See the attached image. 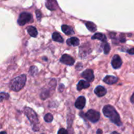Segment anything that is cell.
I'll list each match as a JSON object with an SVG mask.
<instances>
[{
  "label": "cell",
  "mask_w": 134,
  "mask_h": 134,
  "mask_svg": "<svg viewBox=\"0 0 134 134\" xmlns=\"http://www.w3.org/2000/svg\"><path fill=\"white\" fill-rule=\"evenodd\" d=\"M68 132L67 130H65V129H64V128H61V129H60L58 130V133H68Z\"/></svg>",
  "instance_id": "484cf974"
},
{
  "label": "cell",
  "mask_w": 134,
  "mask_h": 134,
  "mask_svg": "<svg viewBox=\"0 0 134 134\" xmlns=\"http://www.w3.org/2000/svg\"><path fill=\"white\" fill-rule=\"evenodd\" d=\"M81 76L89 82H92L94 80V75L92 69H86L81 73Z\"/></svg>",
  "instance_id": "ba28073f"
},
{
  "label": "cell",
  "mask_w": 134,
  "mask_h": 134,
  "mask_svg": "<svg viewBox=\"0 0 134 134\" xmlns=\"http://www.w3.org/2000/svg\"><path fill=\"white\" fill-rule=\"evenodd\" d=\"M85 116L90 122L93 123H96L99 121V118H100V114H99V112L95 111V110L90 109L88 111H87V113L85 114Z\"/></svg>",
  "instance_id": "277c9868"
},
{
  "label": "cell",
  "mask_w": 134,
  "mask_h": 134,
  "mask_svg": "<svg viewBox=\"0 0 134 134\" xmlns=\"http://www.w3.org/2000/svg\"><path fill=\"white\" fill-rule=\"evenodd\" d=\"M35 13H36V16H37V18L38 20L40 21L41 18V16H42L40 10H37L36 11H35Z\"/></svg>",
  "instance_id": "d4e9b609"
},
{
  "label": "cell",
  "mask_w": 134,
  "mask_h": 134,
  "mask_svg": "<svg viewBox=\"0 0 134 134\" xmlns=\"http://www.w3.org/2000/svg\"><path fill=\"white\" fill-rule=\"evenodd\" d=\"M80 41L76 37H72L68 39L67 40V44L69 46H74V47H77V46L79 45Z\"/></svg>",
  "instance_id": "5bb4252c"
},
{
  "label": "cell",
  "mask_w": 134,
  "mask_h": 134,
  "mask_svg": "<svg viewBox=\"0 0 134 134\" xmlns=\"http://www.w3.org/2000/svg\"><path fill=\"white\" fill-rule=\"evenodd\" d=\"M86 105V98L84 96H80L76 100L75 106L78 109H82Z\"/></svg>",
  "instance_id": "9c48e42d"
},
{
  "label": "cell",
  "mask_w": 134,
  "mask_h": 134,
  "mask_svg": "<svg viewBox=\"0 0 134 134\" xmlns=\"http://www.w3.org/2000/svg\"><path fill=\"white\" fill-rule=\"evenodd\" d=\"M52 39L54 41L56 42H58V43H64V39H63L62 37L60 35V34L58 32H54L52 34Z\"/></svg>",
  "instance_id": "d6986e66"
},
{
  "label": "cell",
  "mask_w": 134,
  "mask_h": 134,
  "mask_svg": "<svg viewBox=\"0 0 134 134\" xmlns=\"http://www.w3.org/2000/svg\"><path fill=\"white\" fill-rule=\"evenodd\" d=\"M94 93L97 96L101 98V97H103L105 95L106 93H107V90L103 86H98L94 90Z\"/></svg>",
  "instance_id": "8fae6325"
},
{
  "label": "cell",
  "mask_w": 134,
  "mask_h": 134,
  "mask_svg": "<svg viewBox=\"0 0 134 134\" xmlns=\"http://www.w3.org/2000/svg\"><path fill=\"white\" fill-rule=\"evenodd\" d=\"M103 113L106 117L109 118L113 123L116 124L118 126L122 125L119 114L116 110L111 105H105L103 108Z\"/></svg>",
  "instance_id": "6da1fadb"
},
{
  "label": "cell",
  "mask_w": 134,
  "mask_h": 134,
  "mask_svg": "<svg viewBox=\"0 0 134 134\" xmlns=\"http://www.w3.org/2000/svg\"><path fill=\"white\" fill-rule=\"evenodd\" d=\"M9 94L7 93H5V92H1V102H3L4 99H9Z\"/></svg>",
  "instance_id": "cb8c5ba5"
},
{
  "label": "cell",
  "mask_w": 134,
  "mask_h": 134,
  "mask_svg": "<svg viewBox=\"0 0 134 134\" xmlns=\"http://www.w3.org/2000/svg\"><path fill=\"white\" fill-rule=\"evenodd\" d=\"M62 31L65 34V35H73L74 34V31H73V28L69 26H67V25H63L61 27Z\"/></svg>",
  "instance_id": "9a60e30c"
},
{
  "label": "cell",
  "mask_w": 134,
  "mask_h": 134,
  "mask_svg": "<svg viewBox=\"0 0 134 134\" xmlns=\"http://www.w3.org/2000/svg\"><path fill=\"white\" fill-rule=\"evenodd\" d=\"M122 64V62L120 56L119 55H115L111 61V65L113 68L114 69H119L121 67Z\"/></svg>",
  "instance_id": "52a82bcc"
},
{
  "label": "cell",
  "mask_w": 134,
  "mask_h": 134,
  "mask_svg": "<svg viewBox=\"0 0 134 134\" xmlns=\"http://www.w3.org/2000/svg\"><path fill=\"white\" fill-rule=\"evenodd\" d=\"M60 62L67 65H73L75 63V59L68 54H64L60 60Z\"/></svg>",
  "instance_id": "8992f818"
},
{
  "label": "cell",
  "mask_w": 134,
  "mask_h": 134,
  "mask_svg": "<svg viewBox=\"0 0 134 134\" xmlns=\"http://www.w3.org/2000/svg\"><path fill=\"white\" fill-rule=\"evenodd\" d=\"M127 52H128V54H132V55L134 54V48H130V49H128V51H127Z\"/></svg>",
  "instance_id": "4316f807"
},
{
  "label": "cell",
  "mask_w": 134,
  "mask_h": 134,
  "mask_svg": "<svg viewBox=\"0 0 134 134\" xmlns=\"http://www.w3.org/2000/svg\"><path fill=\"white\" fill-rule=\"evenodd\" d=\"M32 19V15L28 13H22L19 16L18 19V24L19 26H24L26 24L28 23Z\"/></svg>",
  "instance_id": "5b68a950"
},
{
  "label": "cell",
  "mask_w": 134,
  "mask_h": 134,
  "mask_svg": "<svg viewBox=\"0 0 134 134\" xmlns=\"http://www.w3.org/2000/svg\"><path fill=\"white\" fill-rule=\"evenodd\" d=\"M64 85H62V84H60V88H59V91L60 92H62L63 91V90H62V88H64Z\"/></svg>",
  "instance_id": "83f0119b"
},
{
  "label": "cell",
  "mask_w": 134,
  "mask_h": 134,
  "mask_svg": "<svg viewBox=\"0 0 134 134\" xmlns=\"http://www.w3.org/2000/svg\"><path fill=\"white\" fill-rule=\"evenodd\" d=\"M46 7L50 10H56L57 8V3L56 0H47Z\"/></svg>",
  "instance_id": "2e32d148"
},
{
  "label": "cell",
  "mask_w": 134,
  "mask_h": 134,
  "mask_svg": "<svg viewBox=\"0 0 134 134\" xmlns=\"http://www.w3.org/2000/svg\"><path fill=\"white\" fill-rule=\"evenodd\" d=\"M27 31L30 35L32 37H36L38 35V31L37 30L36 27L34 26H30L27 27Z\"/></svg>",
  "instance_id": "e0dca14e"
},
{
  "label": "cell",
  "mask_w": 134,
  "mask_h": 134,
  "mask_svg": "<svg viewBox=\"0 0 134 134\" xmlns=\"http://www.w3.org/2000/svg\"><path fill=\"white\" fill-rule=\"evenodd\" d=\"M130 102H132V103H133V104H134V93H133V94H132V96H131V98H130Z\"/></svg>",
  "instance_id": "f1b7e54d"
},
{
  "label": "cell",
  "mask_w": 134,
  "mask_h": 134,
  "mask_svg": "<svg viewBox=\"0 0 134 134\" xmlns=\"http://www.w3.org/2000/svg\"><path fill=\"white\" fill-rule=\"evenodd\" d=\"M1 133H6V132H1Z\"/></svg>",
  "instance_id": "4dcf8cb0"
},
{
  "label": "cell",
  "mask_w": 134,
  "mask_h": 134,
  "mask_svg": "<svg viewBox=\"0 0 134 134\" xmlns=\"http://www.w3.org/2000/svg\"><path fill=\"white\" fill-rule=\"evenodd\" d=\"M92 39H98V40L102 41V42L107 41V37L105 35H104L102 33H96L92 37Z\"/></svg>",
  "instance_id": "ac0fdd59"
},
{
  "label": "cell",
  "mask_w": 134,
  "mask_h": 134,
  "mask_svg": "<svg viewBox=\"0 0 134 134\" xmlns=\"http://www.w3.org/2000/svg\"><path fill=\"white\" fill-rule=\"evenodd\" d=\"M24 113L32 125L33 130L35 132L39 130V119L35 111L30 107H26L24 108Z\"/></svg>",
  "instance_id": "3957f363"
},
{
  "label": "cell",
  "mask_w": 134,
  "mask_h": 134,
  "mask_svg": "<svg viewBox=\"0 0 134 134\" xmlns=\"http://www.w3.org/2000/svg\"><path fill=\"white\" fill-rule=\"evenodd\" d=\"M102 133V131L101 130L99 129L98 131H97V133Z\"/></svg>",
  "instance_id": "f546056e"
},
{
  "label": "cell",
  "mask_w": 134,
  "mask_h": 134,
  "mask_svg": "<svg viewBox=\"0 0 134 134\" xmlns=\"http://www.w3.org/2000/svg\"><path fill=\"white\" fill-rule=\"evenodd\" d=\"M50 84L51 85V87H50L49 88H48V89H44V90H43V91L41 92V94H40L41 98L42 99H43V100H44V99H46L47 98H48V97L50 96V95H51V90H50V89H51V90H52V87L55 88V86H56V84H55V85H52V80H51Z\"/></svg>",
  "instance_id": "30bf717a"
},
{
  "label": "cell",
  "mask_w": 134,
  "mask_h": 134,
  "mask_svg": "<svg viewBox=\"0 0 134 134\" xmlns=\"http://www.w3.org/2000/svg\"><path fill=\"white\" fill-rule=\"evenodd\" d=\"M44 120L46 122H51L53 120V116L51 113H47L44 115Z\"/></svg>",
  "instance_id": "7402d4cb"
},
{
  "label": "cell",
  "mask_w": 134,
  "mask_h": 134,
  "mask_svg": "<svg viewBox=\"0 0 134 134\" xmlns=\"http://www.w3.org/2000/svg\"><path fill=\"white\" fill-rule=\"evenodd\" d=\"M26 80H27V77L24 74H22L14 78L10 81V85H9L10 90L14 92H18L22 90L26 85Z\"/></svg>",
  "instance_id": "7a4b0ae2"
},
{
  "label": "cell",
  "mask_w": 134,
  "mask_h": 134,
  "mask_svg": "<svg viewBox=\"0 0 134 134\" xmlns=\"http://www.w3.org/2000/svg\"><path fill=\"white\" fill-rule=\"evenodd\" d=\"M90 86V84L89 81H85V80H81V81L78 82V84H77V89L79 91H81L82 89L88 88Z\"/></svg>",
  "instance_id": "7c38bea8"
},
{
  "label": "cell",
  "mask_w": 134,
  "mask_h": 134,
  "mask_svg": "<svg viewBox=\"0 0 134 134\" xmlns=\"http://www.w3.org/2000/svg\"><path fill=\"white\" fill-rule=\"evenodd\" d=\"M102 45L103 48V51H104L105 54H108L110 52V50H111V47H110L109 43H107V41H104L102 43Z\"/></svg>",
  "instance_id": "44dd1931"
},
{
  "label": "cell",
  "mask_w": 134,
  "mask_h": 134,
  "mask_svg": "<svg viewBox=\"0 0 134 134\" xmlns=\"http://www.w3.org/2000/svg\"><path fill=\"white\" fill-rule=\"evenodd\" d=\"M43 59H44V60H47V59L45 58H43Z\"/></svg>",
  "instance_id": "1f68e13d"
},
{
  "label": "cell",
  "mask_w": 134,
  "mask_h": 134,
  "mask_svg": "<svg viewBox=\"0 0 134 134\" xmlns=\"http://www.w3.org/2000/svg\"><path fill=\"white\" fill-rule=\"evenodd\" d=\"M86 26L88 28V30L91 31V32H94V31H96L97 30L96 25L92 22H86Z\"/></svg>",
  "instance_id": "ffe728a7"
},
{
  "label": "cell",
  "mask_w": 134,
  "mask_h": 134,
  "mask_svg": "<svg viewBox=\"0 0 134 134\" xmlns=\"http://www.w3.org/2000/svg\"><path fill=\"white\" fill-rule=\"evenodd\" d=\"M38 71V69L37 67L35 66H31L30 68V70H29V73H30L31 75L34 76Z\"/></svg>",
  "instance_id": "603a6c76"
},
{
  "label": "cell",
  "mask_w": 134,
  "mask_h": 134,
  "mask_svg": "<svg viewBox=\"0 0 134 134\" xmlns=\"http://www.w3.org/2000/svg\"><path fill=\"white\" fill-rule=\"evenodd\" d=\"M103 82H105L107 85H113L117 82L118 78L115 76L113 75H107L103 79Z\"/></svg>",
  "instance_id": "4fadbf2b"
}]
</instances>
